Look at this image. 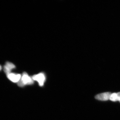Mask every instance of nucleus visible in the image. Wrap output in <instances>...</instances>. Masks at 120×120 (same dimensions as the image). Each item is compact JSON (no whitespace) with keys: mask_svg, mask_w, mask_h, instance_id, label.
Listing matches in <instances>:
<instances>
[{"mask_svg":"<svg viewBox=\"0 0 120 120\" xmlns=\"http://www.w3.org/2000/svg\"><path fill=\"white\" fill-rule=\"evenodd\" d=\"M34 83V80L32 77H30L26 72H24L22 75L21 79L17 83L19 86L22 87L26 85H32Z\"/></svg>","mask_w":120,"mask_h":120,"instance_id":"f257e3e1","label":"nucleus"},{"mask_svg":"<svg viewBox=\"0 0 120 120\" xmlns=\"http://www.w3.org/2000/svg\"><path fill=\"white\" fill-rule=\"evenodd\" d=\"M32 78L34 81H36L38 82L40 86H43L45 82V75L43 72H41L37 75H34L32 76Z\"/></svg>","mask_w":120,"mask_h":120,"instance_id":"f03ea898","label":"nucleus"},{"mask_svg":"<svg viewBox=\"0 0 120 120\" xmlns=\"http://www.w3.org/2000/svg\"><path fill=\"white\" fill-rule=\"evenodd\" d=\"M111 94H112L110 92H104L96 95L95 96V98L99 101H107L110 99Z\"/></svg>","mask_w":120,"mask_h":120,"instance_id":"7ed1b4c3","label":"nucleus"},{"mask_svg":"<svg viewBox=\"0 0 120 120\" xmlns=\"http://www.w3.org/2000/svg\"><path fill=\"white\" fill-rule=\"evenodd\" d=\"M15 66L11 62H7L4 66V70L7 75L11 73V71L15 68Z\"/></svg>","mask_w":120,"mask_h":120,"instance_id":"20e7f679","label":"nucleus"},{"mask_svg":"<svg viewBox=\"0 0 120 120\" xmlns=\"http://www.w3.org/2000/svg\"><path fill=\"white\" fill-rule=\"evenodd\" d=\"M22 75L17 73H11L7 76L9 79L14 83H18L21 79Z\"/></svg>","mask_w":120,"mask_h":120,"instance_id":"39448f33","label":"nucleus"},{"mask_svg":"<svg viewBox=\"0 0 120 120\" xmlns=\"http://www.w3.org/2000/svg\"><path fill=\"white\" fill-rule=\"evenodd\" d=\"M110 100L112 101H120V92L112 94L110 98Z\"/></svg>","mask_w":120,"mask_h":120,"instance_id":"423d86ee","label":"nucleus"},{"mask_svg":"<svg viewBox=\"0 0 120 120\" xmlns=\"http://www.w3.org/2000/svg\"><path fill=\"white\" fill-rule=\"evenodd\" d=\"M2 68V67H1V65H0V71H1Z\"/></svg>","mask_w":120,"mask_h":120,"instance_id":"0eeeda50","label":"nucleus"},{"mask_svg":"<svg viewBox=\"0 0 120 120\" xmlns=\"http://www.w3.org/2000/svg\"></svg>","mask_w":120,"mask_h":120,"instance_id":"6e6552de","label":"nucleus"}]
</instances>
